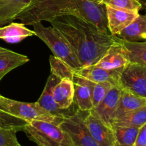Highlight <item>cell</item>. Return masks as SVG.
<instances>
[{"label": "cell", "mask_w": 146, "mask_h": 146, "mask_svg": "<svg viewBox=\"0 0 146 146\" xmlns=\"http://www.w3.org/2000/svg\"><path fill=\"white\" fill-rule=\"evenodd\" d=\"M28 121L18 118L0 110V128L4 129L23 131Z\"/></svg>", "instance_id": "cell-25"}, {"label": "cell", "mask_w": 146, "mask_h": 146, "mask_svg": "<svg viewBox=\"0 0 146 146\" xmlns=\"http://www.w3.org/2000/svg\"><path fill=\"white\" fill-rule=\"evenodd\" d=\"M86 112L78 110L74 114L64 118L60 123L61 128L68 134L74 146H98L84 122Z\"/></svg>", "instance_id": "cell-6"}, {"label": "cell", "mask_w": 146, "mask_h": 146, "mask_svg": "<svg viewBox=\"0 0 146 146\" xmlns=\"http://www.w3.org/2000/svg\"><path fill=\"white\" fill-rule=\"evenodd\" d=\"M121 70H106L99 67L91 66L81 68L74 74L88 79L94 83H111L113 86L120 85Z\"/></svg>", "instance_id": "cell-14"}, {"label": "cell", "mask_w": 146, "mask_h": 146, "mask_svg": "<svg viewBox=\"0 0 146 146\" xmlns=\"http://www.w3.org/2000/svg\"><path fill=\"white\" fill-rule=\"evenodd\" d=\"M138 1H140V0H138Z\"/></svg>", "instance_id": "cell-32"}, {"label": "cell", "mask_w": 146, "mask_h": 146, "mask_svg": "<svg viewBox=\"0 0 146 146\" xmlns=\"http://www.w3.org/2000/svg\"><path fill=\"white\" fill-rule=\"evenodd\" d=\"M146 123V106L128 113L113 122V126L131 127L140 128Z\"/></svg>", "instance_id": "cell-21"}, {"label": "cell", "mask_w": 146, "mask_h": 146, "mask_svg": "<svg viewBox=\"0 0 146 146\" xmlns=\"http://www.w3.org/2000/svg\"><path fill=\"white\" fill-rule=\"evenodd\" d=\"M29 61L26 56L0 46V81L13 69L27 64Z\"/></svg>", "instance_id": "cell-18"}, {"label": "cell", "mask_w": 146, "mask_h": 146, "mask_svg": "<svg viewBox=\"0 0 146 146\" xmlns=\"http://www.w3.org/2000/svg\"><path fill=\"white\" fill-rule=\"evenodd\" d=\"M108 27L111 35L117 36L139 15L138 11L117 9L106 6Z\"/></svg>", "instance_id": "cell-11"}, {"label": "cell", "mask_w": 146, "mask_h": 146, "mask_svg": "<svg viewBox=\"0 0 146 146\" xmlns=\"http://www.w3.org/2000/svg\"><path fill=\"white\" fill-rule=\"evenodd\" d=\"M17 131L0 128V146H20Z\"/></svg>", "instance_id": "cell-28"}, {"label": "cell", "mask_w": 146, "mask_h": 146, "mask_svg": "<svg viewBox=\"0 0 146 146\" xmlns=\"http://www.w3.org/2000/svg\"><path fill=\"white\" fill-rule=\"evenodd\" d=\"M122 89L121 86H113L101 104L96 108H93L98 117L112 128L114 114L118 107Z\"/></svg>", "instance_id": "cell-12"}, {"label": "cell", "mask_w": 146, "mask_h": 146, "mask_svg": "<svg viewBox=\"0 0 146 146\" xmlns=\"http://www.w3.org/2000/svg\"><path fill=\"white\" fill-rule=\"evenodd\" d=\"M0 110L9 115L27 121H48L59 124L64 119L57 118L43 109L37 102L26 103L10 99L0 95Z\"/></svg>", "instance_id": "cell-5"}, {"label": "cell", "mask_w": 146, "mask_h": 146, "mask_svg": "<svg viewBox=\"0 0 146 146\" xmlns=\"http://www.w3.org/2000/svg\"><path fill=\"white\" fill-rule=\"evenodd\" d=\"M60 81L61 79L51 74L47 79L44 91L36 102L41 106L43 109L46 111L48 113L55 115L57 118L64 119L75 113L78 109L74 110L71 108L72 106H71L66 110H61L56 104L53 97V89Z\"/></svg>", "instance_id": "cell-9"}, {"label": "cell", "mask_w": 146, "mask_h": 146, "mask_svg": "<svg viewBox=\"0 0 146 146\" xmlns=\"http://www.w3.org/2000/svg\"><path fill=\"white\" fill-rule=\"evenodd\" d=\"M49 23L66 40L81 68L96 64L113 44L121 40L117 36L105 34L94 24L74 16L56 17Z\"/></svg>", "instance_id": "cell-1"}, {"label": "cell", "mask_w": 146, "mask_h": 146, "mask_svg": "<svg viewBox=\"0 0 146 146\" xmlns=\"http://www.w3.org/2000/svg\"><path fill=\"white\" fill-rule=\"evenodd\" d=\"M115 138V146H134L139 128L113 126Z\"/></svg>", "instance_id": "cell-23"}, {"label": "cell", "mask_w": 146, "mask_h": 146, "mask_svg": "<svg viewBox=\"0 0 146 146\" xmlns=\"http://www.w3.org/2000/svg\"><path fill=\"white\" fill-rule=\"evenodd\" d=\"M122 43L130 63L146 66V41L128 42L122 40Z\"/></svg>", "instance_id": "cell-22"}, {"label": "cell", "mask_w": 146, "mask_h": 146, "mask_svg": "<svg viewBox=\"0 0 146 146\" xmlns=\"http://www.w3.org/2000/svg\"><path fill=\"white\" fill-rule=\"evenodd\" d=\"M145 106L146 98L135 95L125 89H122L118 107L114 114L113 121L128 113L142 108Z\"/></svg>", "instance_id": "cell-19"}, {"label": "cell", "mask_w": 146, "mask_h": 146, "mask_svg": "<svg viewBox=\"0 0 146 146\" xmlns=\"http://www.w3.org/2000/svg\"><path fill=\"white\" fill-rule=\"evenodd\" d=\"M129 64L130 61L121 39L118 42L113 44L104 56L94 66L106 70L123 71Z\"/></svg>", "instance_id": "cell-10"}, {"label": "cell", "mask_w": 146, "mask_h": 146, "mask_svg": "<svg viewBox=\"0 0 146 146\" xmlns=\"http://www.w3.org/2000/svg\"><path fill=\"white\" fill-rule=\"evenodd\" d=\"M84 122L98 146H115L113 129L106 124L94 109L86 113Z\"/></svg>", "instance_id": "cell-8"}, {"label": "cell", "mask_w": 146, "mask_h": 146, "mask_svg": "<svg viewBox=\"0 0 146 146\" xmlns=\"http://www.w3.org/2000/svg\"><path fill=\"white\" fill-rule=\"evenodd\" d=\"M118 38L128 42L146 41V15H141L124 29L118 35Z\"/></svg>", "instance_id": "cell-17"}, {"label": "cell", "mask_w": 146, "mask_h": 146, "mask_svg": "<svg viewBox=\"0 0 146 146\" xmlns=\"http://www.w3.org/2000/svg\"><path fill=\"white\" fill-rule=\"evenodd\" d=\"M74 104L81 111H89L93 109L92 90L94 82L74 74Z\"/></svg>", "instance_id": "cell-13"}, {"label": "cell", "mask_w": 146, "mask_h": 146, "mask_svg": "<svg viewBox=\"0 0 146 146\" xmlns=\"http://www.w3.org/2000/svg\"><path fill=\"white\" fill-rule=\"evenodd\" d=\"M49 63L51 74L61 80L64 78L73 80L75 71L66 63L55 56L49 57Z\"/></svg>", "instance_id": "cell-24"}, {"label": "cell", "mask_w": 146, "mask_h": 146, "mask_svg": "<svg viewBox=\"0 0 146 146\" xmlns=\"http://www.w3.org/2000/svg\"><path fill=\"white\" fill-rule=\"evenodd\" d=\"M53 97L58 108L66 110L74 104V85L72 80L61 79L53 89Z\"/></svg>", "instance_id": "cell-15"}, {"label": "cell", "mask_w": 146, "mask_h": 146, "mask_svg": "<svg viewBox=\"0 0 146 146\" xmlns=\"http://www.w3.org/2000/svg\"><path fill=\"white\" fill-rule=\"evenodd\" d=\"M74 16L96 26L101 31L111 34L108 27L106 6L96 0H32L22 12L16 17L24 25L42 21Z\"/></svg>", "instance_id": "cell-2"}, {"label": "cell", "mask_w": 146, "mask_h": 146, "mask_svg": "<svg viewBox=\"0 0 146 146\" xmlns=\"http://www.w3.org/2000/svg\"><path fill=\"white\" fill-rule=\"evenodd\" d=\"M101 4L117 9L139 11L142 4L138 0H101Z\"/></svg>", "instance_id": "cell-26"}, {"label": "cell", "mask_w": 146, "mask_h": 146, "mask_svg": "<svg viewBox=\"0 0 146 146\" xmlns=\"http://www.w3.org/2000/svg\"><path fill=\"white\" fill-rule=\"evenodd\" d=\"M120 85L123 89L146 98V66L130 63L121 73Z\"/></svg>", "instance_id": "cell-7"}, {"label": "cell", "mask_w": 146, "mask_h": 146, "mask_svg": "<svg viewBox=\"0 0 146 146\" xmlns=\"http://www.w3.org/2000/svg\"><path fill=\"white\" fill-rule=\"evenodd\" d=\"M23 131L37 146H74L68 134L56 123L32 120Z\"/></svg>", "instance_id": "cell-3"}, {"label": "cell", "mask_w": 146, "mask_h": 146, "mask_svg": "<svg viewBox=\"0 0 146 146\" xmlns=\"http://www.w3.org/2000/svg\"><path fill=\"white\" fill-rule=\"evenodd\" d=\"M145 9H146V7H145ZM145 15H146V14H145Z\"/></svg>", "instance_id": "cell-31"}, {"label": "cell", "mask_w": 146, "mask_h": 146, "mask_svg": "<svg viewBox=\"0 0 146 146\" xmlns=\"http://www.w3.org/2000/svg\"><path fill=\"white\" fill-rule=\"evenodd\" d=\"M96 1H98V2H100V3H101V0H96Z\"/></svg>", "instance_id": "cell-30"}, {"label": "cell", "mask_w": 146, "mask_h": 146, "mask_svg": "<svg viewBox=\"0 0 146 146\" xmlns=\"http://www.w3.org/2000/svg\"><path fill=\"white\" fill-rule=\"evenodd\" d=\"M36 36L42 40L51 50L54 56L69 65L75 71L81 68L76 56L61 33L53 27H46L41 22L32 24Z\"/></svg>", "instance_id": "cell-4"}, {"label": "cell", "mask_w": 146, "mask_h": 146, "mask_svg": "<svg viewBox=\"0 0 146 146\" xmlns=\"http://www.w3.org/2000/svg\"><path fill=\"white\" fill-rule=\"evenodd\" d=\"M114 86L111 83H94L92 90L93 108H95L101 104L111 88Z\"/></svg>", "instance_id": "cell-27"}, {"label": "cell", "mask_w": 146, "mask_h": 146, "mask_svg": "<svg viewBox=\"0 0 146 146\" xmlns=\"http://www.w3.org/2000/svg\"><path fill=\"white\" fill-rule=\"evenodd\" d=\"M32 36H36L35 31L25 27L23 23H11L0 27V39L6 42L18 43Z\"/></svg>", "instance_id": "cell-20"}, {"label": "cell", "mask_w": 146, "mask_h": 146, "mask_svg": "<svg viewBox=\"0 0 146 146\" xmlns=\"http://www.w3.org/2000/svg\"><path fill=\"white\" fill-rule=\"evenodd\" d=\"M20 146H21V145H20Z\"/></svg>", "instance_id": "cell-33"}, {"label": "cell", "mask_w": 146, "mask_h": 146, "mask_svg": "<svg viewBox=\"0 0 146 146\" xmlns=\"http://www.w3.org/2000/svg\"><path fill=\"white\" fill-rule=\"evenodd\" d=\"M134 146H146V123L139 128Z\"/></svg>", "instance_id": "cell-29"}, {"label": "cell", "mask_w": 146, "mask_h": 146, "mask_svg": "<svg viewBox=\"0 0 146 146\" xmlns=\"http://www.w3.org/2000/svg\"><path fill=\"white\" fill-rule=\"evenodd\" d=\"M32 0H0V27L15 19Z\"/></svg>", "instance_id": "cell-16"}]
</instances>
